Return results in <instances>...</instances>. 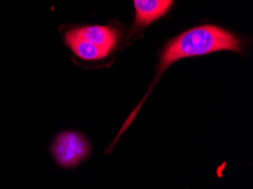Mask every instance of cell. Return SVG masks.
Here are the masks:
<instances>
[{"label": "cell", "mask_w": 253, "mask_h": 189, "mask_svg": "<svg viewBox=\"0 0 253 189\" xmlns=\"http://www.w3.org/2000/svg\"><path fill=\"white\" fill-rule=\"evenodd\" d=\"M220 50L240 52V40L232 33L212 25L199 26L175 38L164 49L158 75L182 58L202 56Z\"/></svg>", "instance_id": "6da1fadb"}, {"label": "cell", "mask_w": 253, "mask_h": 189, "mask_svg": "<svg viewBox=\"0 0 253 189\" xmlns=\"http://www.w3.org/2000/svg\"><path fill=\"white\" fill-rule=\"evenodd\" d=\"M51 151L61 167L73 168L85 159L90 152V145L81 134L65 132L57 136Z\"/></svg>", "instance_id": "7a4b0ae2"}, {"label": "cell", "mask_w": 253, "mask_h": 189, "mask_svg": "<svg viewBox=\"0 0 253 189\" xmlns=\"http://www.w3.org/2000/svg\"><path fill=\"white\" fill-rule=\"evenodd\" d=\"M72 32L75 36L107 50L109 53L113 51L115 45L117 44V32L109 26H83V28L72 30Z\"/></svg>", "instance_id": "3957f363"}, {"label": "cell", "mask_w": 253, "mask_h": 189, "mask_svg": "<svg viewBox=\"0 0 253 189\" xmlns=\"http://www.w3.org/2000/svg\"><path fill=\"white\" fill-rule=\"evenodd\" d=\"M172 0H134L137 26H148L164 16L172 6Z\"/></svg>", "instance_id": "277c9868"}, {"label": "cell", "mask_w": 253, "mask_h": 189, "mask_svg": "<svg viewBox=\"0 0 253 189\" xmlns=\"http://www.w3.org/2000/svg\"><path fill=\"white\" fill-rule=\"evenodd\" d=\"M65 40H66L68 47L72 49V51L83 60H99L109 55L107 50L75 36L72 31L66 33Z\"/></svg>", "instance_id": "5b68a950"}]
</instances>
